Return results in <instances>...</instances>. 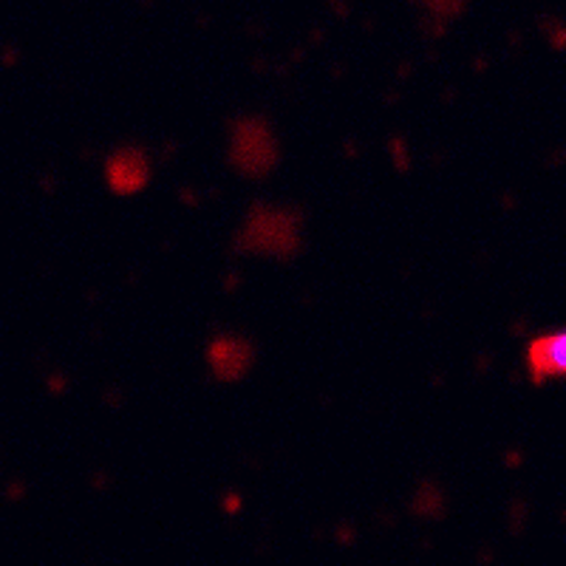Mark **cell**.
Wrapping results in <instances>:
<instances>
[{"instance_id":"obj_1","label":"cell","mask_w":566,"mask_h":566,"mask_svg":"<svg viewBox=\"0 0 566 566\" xmlns=\"http://www.w3.org/2000/svg\"><path fill=\"white\" fill-rule=\"evenodd\" d=\"M301 219L292 210L255 205L239 235L244 252H266V255H292L301 241Z\"/></svg>"},{"instance_id":"obj_2","label":"cell","mask_w":566,"mask_h":566,"mask_svg":"<svg viewBox=\"0 0 566 566\" xmlns=\"http://www.w3.org/2000/svg\"><path fill=\"white\" fill-rule=\"evenodd\" d=\"M232 165L247 176H264L270 174L272 165L277 159V145L272 136L270 125L264 119L247 116L232 128V145H230Z\"/></svg>"},{"instance_id":"obj_5","label":"cell","mask_w":566,"mask_h":566,"mask_svg":"<svg viewBox=\"0 0 566 566\" xmlns=\"http://www.w3.org/2000/svg\"><path fill=\"white\" fill-rule=\"evenodd\" d=\"M527 366L533 382H547L555 377H564L566 371V335L564 332H549L530 343Z\"/></svg>"},{"instance_id":"obj_3","label":"cell","mask_w":566,"mask_h":566,"mask_svg":"<svg viewBox=\"0 0 566 566\" xmlns=\"http://www.w3.org/2000/svg\"><path fill=\"white\" fill-rule=\"evenodd\" d=\"M105 179L114 193L128 196L139 193L142 187L150 179V159L145 150L139 148H119L111 154L108 165H105Z\"/></svg>"},{"instance_id":"obj_4","label":"cell","mask_w":566,"mask_h":566,"mask_svg":"<svg viewBox=\"0 0 566 566\" xmlns=\"http://www.w3.org/2000/svg\"><path fill=\"white\" fill-rule=\"evenodd\" d=\"M252 343L244 337L235 335H221L210 343L207 348V360H210L216 380L221 382H235L241 380L252 366Z\"/></svg>"}]
</instances>
